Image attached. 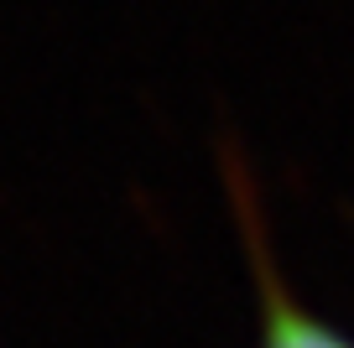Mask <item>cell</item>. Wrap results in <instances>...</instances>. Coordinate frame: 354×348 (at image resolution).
Segmentation results:
<instances>
[{"label": "cell", "mask_w": 354, "mask_h": 348, "mask_svg": "<svg viewBox=\"0 0 354 348\" xmlns=\"http://www.w3.org/2000/svg\"><path fill=\"white\" fill-rule=\"evenodd\" d=\"M261 348H354L339 327L318 322L302 302H292L277 281H266V338Z\"/></svg>", "instance_id": "obj_1"}]
</instances>
